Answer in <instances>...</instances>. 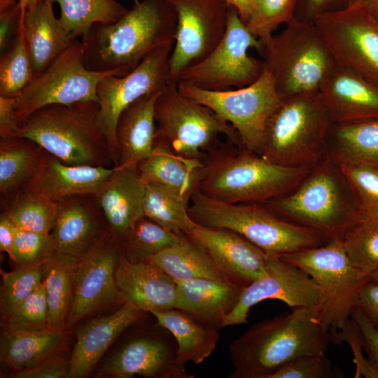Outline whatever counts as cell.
<instances>
[{
    "instance_id": "b9f144b4",
    "label": "cell",
    "mask_w": 378,
    "mask_h": 378,
    "mask_svg": "<svg viewBox=\"0 0 378 378\" xmlns=\"http://www.w3.org/2000/svg\"><path fill=\"white\" fill-rule=\"evenodd\" d=\"M342 241L350 260L365 275L378 268V216L356 222Z\"/></svg>"
},
{
    "instance_id": "83f0119b",
    "label": "cell",
    "mask_w": 378,
    "mask_h": 378,
    "mask_svg": "<svg viewBox=\"0 0 378 378\" xmlns=\"http://www.w3.org/2000/svg\"><path fill=\"white\" fill-rule=\"evenodd\" d=\"M22 29L31 62L34 78L43 72L73 41L53 11V3L42 0L27 10Z\"/></svg>"
},
{
    "instance_id": "ac0fdd59",
    "label": "cell",
    "mask_w": 378,
    "mask_h": 378,
    "mask_svg": "<svg viewBox=\"0 0 378 378\" xmlns=\"http://www.w3.org/2000/svg\"><path fill=\"white\" fill-rule=\"evenodd\" d=\"M320 298L318 285L305 271L279 255L267 254L266 274L244 288L223 327L247 323L251 308L265 300H279L296 308L316 307Z\"/></svg>"
},
{
    "instance_id": "7dc6e473",
    "label": "cell",
    "mask_w": 378,
    "mask_h": 378,
    "mask_svg": "<svg viewBox=\"0 0 378 378\" xmlns=\"http://www.w3.org/2000/svg\"><path fill=\"white\" fill-rule=\"evenodd\" d=\"M0 272L1 308L5 316L43 282V265L18 267L11 272L1 270Z\"/></svg>"
},
{
    "instance_id": "9c48e42d",
    "label": "cell",
    "mask_w": 378,
    "mask_h": 378,
    "mask_svg": "<svg viewBox=\"0 0 378 378\" xmlns=\"http://www.w3.org/2000/svg\"><path fill=\"white\" fill-rule=\"evenodd\" d=\"M157 135L176 153L204 164L218 149L219 137L242 149L234 128L208 106L184 95L169 82L155 104Z\"/></svg>"
},
{
    "instance_id": "7c38bea8",
    "label": "cell",
    "mask_w": 378,
    "mask_h": 378,
    "mask_svg": "<svg viewBox=\"0 0 378 378\" xmlns=\"http://www.w3.org/2000/svg\"><path fill=\"white\" fill-rule=\"evenodd\" d=\"M184 95L204 104L229 122L237 131L242 149L261 155L267 120L281 98L270 73L264 70L251 85L226 91H211L177 83Z\"/></svg>"
},
{
    "instance_id": "e0dca14e",
    "label": "cell",
    "mask_w": 378,
    "mask_h": 378,
    "mask_svg": "<svg viewBox=\"0 0 378 378\" xmlns=\"http://www.w3.org/2000/svg\"><path fill=\"white\" fill-rule=\"evenodd\" d=\"M121 252V243L106 234L78 260L64 329L72 328L94 311L114 302L121 303L115 283Z\"/></svg>"
},
{
    "instance_id": "681fc988",
    "label": "cell",
    "mask_w": 378,
    "mask_h": 378,
    "mask_svg": "<svg viewBox=\"0 0 378 378\" xmlns=\"http://www.w3.org/2000/svg\"><path fill=\"white\" fill-rule=\"evenodd\" d=\"M346 342L349 344L354 354V363L356 364L355 377L378 378V368L363 354L364 341L361 331L351 316L344 327L338 331L331 339V342L339 344Z\"/></svg>"
},
{
    "instance_id": "30bf717a",
    "label": "cell",
    "mask_w": 378,
    "mask_h": 378,
    "mask_svg": "<svg viewBox=\"0 0 378 378\" xmlns=\"http://www.w3.org/2000/svg\"><path fill=\"white\" fill-rule=\"evenodd\" d=\"M279 256L305 271L318 285V316L332 339L351 318L358 290L370 276L351 262L342 239Z\"/></svg>"
},
{
    "instance_id": "52a82bcc",
    "label": "cell",
    "mask_w": 378,
    "mask_h": 378,
    "mask_svg": "<svg viewBox=\"0 0 378 378\" xmlns=\"http://www.w3.org/2000/svg\"><path fill=\"white\" fill-rule=\"evenodd\" d=\"M98 102L50 104L20 125V136L71 165L113 167L107 141L97 123Z\"/></svg>"
},
{
    "instance_id": "7bdbcfd3",
    "label": "cell",
    "mask_w": 378,
    "mask_h": 378,
    "mask_svg": "<svg viewBox=\"0 0 378 378\" xmlns=\"http://www.w3.org/2000/svg\"><path fill=\"white\" fill-rule=\"evenodd\" d=\"M340 166L353 192L358 220L378 216V167L365 164Z\"/></svg>"
},
{
    "instance_id": "8fae6325",
    "label": "cell",
    "mask_w": 378,
    "mask_h": 378,
    "mask_svg": "<svg viewBox=\"0 0 378 378\" xmlns=\"http://www.w3.org/2000/svg\"><path fill=\"white\" fill-rule=\"evenodd\" d=\"M263 47L237 9L229 6L227 28L220 42L204 60L185 71L177 83L211 91L246 87L257 80L265 70L263 60L249 56L248 50L255 48L260 53Z\"/></svg>"
},
{
    "instance_id": "9a60e30c",
    "label": "cell",
    "mask_w": 378,
    "mask_h": 378,
    "mask_svg": "<svg viewBox=\"0 0 378 378\" xmlns=\"http://www.w3.org/2000/svg\"><path fill=\"white\" fill-rule=\"evenodd\" d=\"M176 13L175 40L169 60V82L204 60L226 31L229 5L223 0H168Z\"/></svg>"
},
{
    "instance_id": "60d3db41",
    "label": "cell",
    "mask_w": 378,
    "mask_h": 378,
    "mask_svg": "<svg viewBox=\"0 0 378 378\" xmlns=\"http://www.w3.org/2000/svg\"><path fill=\"white\" fill-rule=\"evenodd\" d=\"M34 73L21 27L0 57V95L16 97L33 80Z\"/></svg>"
},
{
    "instance_id": "ba28073f",
    "label": "cell",
    "mask_w": 378,
    "mask_h": 378,
    "mask_svg": "<svg viewBox=\"0 0 378 378\" xmlns=\"http://www.w3.org/2000/svg\"><path fill=\"white\" fill-rule=\"evenodd\" d=\"M260 54L281 99L318 91L335 62L314 22L295 17Z\"/></svg>"
},
{
    "instance_id": "4dcf8cb0",
    "label": "cell",
    "mask_w": 378,
    "mask_h": 378,
    "mask_svg": "<svg viewBox=\"0 0 378 378\" xmlns=\"http://www.w3.org/2000/svg\"><path fill=\"white\" fill-rule=\"evenodd\" d=\"M326 157L340 165L378 167V119L333 122L327 137Z\"/></svg>"
},
{
    "instance_id": "4fadbf2b",
    "label": "cell",
    "mask_w": 378,
    "mask_h": 378,
    "mask_svg": "<svg viewBox=\"0 0 378 378\" xmlns=\"http://www.w3.org/2000/svg\"><path fill=\"white\" fill-rule=\"evenodd\" d=\"M116 74L89 69L84 45L76 39L40 75L15 97V118L20 126L35 111L50 104L98 102L97 88L102 78Z\"/></svg>"
},
{
    "instance_id": "f5cc1de1",
    "label": "cell",
    "mask_w": 378,
    "mask_h": 378,
    "mask_svg": "<svg viewBox=\"0 0 378 378\" xmlns=\"http://www.w3.org/2000/svg\"><path fill=\"white\" fill-rule=\"evenodd\" d=\"M378 331V283L369 279L358 290L356 305Z\"/></svg>"
},
{
    "instance_id": "6f0895ef",
    "label": "cell",
    "mask_w": 378,
    "mask_h": 378,
    "mask_svg": "<svg viewBox=\"0 0 378 378\" xmlns=\"http://www.w3.org/2000/svg\"><path fill=\"white\" fill-rule=\"evenodd\" d=\"M18 227L14 221L5 212L1 211L0 215V251L8 255L10 253L14 239Z\"/></svg>"
},
{
    "instance_id": "277c9868",
    "label": "cell",
    "mask_w": 378,
    "mask_h": 378,
    "mask_svg": "<svg viewBox=\"0 0 378 378\" xmlns=\"http://www.w3.org/2000/svg\"><path fill=\"white\" fill-rule=\"evenodd\" d=\"M281 217L342 239L358 220L354 196L340 164L327 157L311 167L290 192L263 203Z\"/></svg>"
},
{
    "instance_id": "5b68a950",
    "label": "cell",
    "mask_w": 378,
    "mask_h": 378,
    "mask_svg": "<svg viewBox=\"0 0 378 378\" xmlns=\"http://www.w3.org/2000/svg\"><path fill=\"white\" fill-rule=\"evenodd\" d=\"M333 122L319 91L282 98L267 120L260 156L285 167L311 168L326 158Z\"/></svg>"
},
{
    "instance_id": "6125c7cd",
    "label": "cell",
    "mask_w": 378,
    "mask_h": 378,
    "mask_svg": "<svg viewBox=\"0 0 378 378\" xmlns=\"http://www.w3.org/2000/svg\"><path fill=\"white\" fill-rule=\"evenodd\" d=\"M18 2L19 0H0V10L15 5Z\"/></svg>"
},
{
    "instance_id": "94428289",
    "label": "cell",
    "mask_w": 378,
    "mask_h": 378,
    "mask_svg": "<svg viewBox=\"0 0 378 378\" xmlns=\"http://www.w3.org/2000/svg\"><path fill=\"white\" fill-rule=\"evenodd\" d=\"M42 0H19V5L22 10V17L27 10L34 8Z\"/></svg>"
},
{
    "instance_id": "4316f807",
    "label": "cell",
    "mask_w": 378,
    "mask_h": 378,
    "mask_svg": "<svg viewBox=\"0 0 378 378\" xmlns=\"http://www.w3.org/2000/svg\"><path fill=\"white\" fill-rule=\"evenodd\" d=\"M244 288L215 279H195L177 284L175 308L200 323L219 329L236 307Z\"/></svg>"
},
{
    "instance_id": "bcb514c9",
    "label": "cell",
    "mask_w": 378,
    "mask_h": 378,
    "mask_svg": "<svg viewBox=\"0 0 378 378\" xmlns=\"http://www.w3.org/2000/svg\"><path fill=\"white\" fill-rule=\"evenodd\" d=\"M51 233L18 229L10 259L18 267L43 266L55 252Z\"/></svg>"
},
{
    "instance_id": "11a10c76",
    "label": "cell",
    "mask_w": 378,
    "mask_h": 378,
    "mask_svg": "<svg viewBox=\"0 0 378 378\" xmlns=\"http://www.w3.org/2000/svg\"><path fill=\"white\" fill-rule=\"evenodd\" d=\"M351 317L358 324L364 341L368 358L378 368V331L372 326L363 312L355 307Z\"/></svg>"
},
{
    "instance_id": "c3c4849f",
    "label": "cell",
    "mask_w": 378,
    "mask_h": 378,
    "mask_svg": "<svg viewBox=\"0 0 378 378\" xmlns=\"http://www.w3.org/2000/svg\"><path fill=\"white\" fill-rule=\"evenodd\" d=\"M344 372L333 366L325 352L300 356L288 361L269 378H342Z\"/></svg>"
},
{
    "instance_id": "f907efd6",
    "label": "cell",
    "mask_w": 378,
    "mask_h": 378,
    "mask_svg": "<svg viewBox=\"0 0 378 378\" xmlns=\"http://www.w3.org/2000/svg\"><path fill=\"white\" fill-rule=\"evenodd\" d=\"M69 360L57 353L48 357L36 365L13 374L15 378H64L68 377Z\"/></svg>"
},
{
    "instance_id": "816d5d0a",
    "label": "cell",
    "mask_w": 378,
    "mask_h": 378,
    "mask_svg": "<svg viewBox=\"0 0 378 378\" xmlns=\"http://www.w3.org/2000/svg\"><path fill=\"white\" fill-rule=\"evenodd\" d=\"M22 13L19 2L0 10V53L4 52L20 31Z\"/></svg>"
},
{
    "instance_id": "d590c367",
    "label": "cell",
    "mask_w": 378,
    "mask_h": 378,
    "mask_svg": "<svg viewBox=\"0 0 378 378\" xmlns=\"http://www.w3.org/2000/svg\"><path fill=\"white\" fill-rule=\"evenodd\" d=\"M78 260L55 251L43 265V282L48 302V326L64 330L71 307Z\"/></svg>"
},
{
    "instance_id": "603a6c76",
    "label": "cell",
    "mask_w": 378,
    "mask_h": 378,
    "mask_svg": "<svg viewBox=\"0 0 378 378\" xmlns=\"http://www.w3.org/2000/svg\"><path fill=\"white\" fill-rule=\"evenodd\" d=\"M115 283L121 304L150 313L176 307L177 284L150 262L129 260L122 249L116 267Z\"/></svg>"
},
{
    "instance_id": "7a4b0ae2",
    "label": "cell",
    "mask_w": 378,
    "mask_h": 378,
    "mask_svg": "<svg viewBox=\"0 0 378 378\" xmlns=\"http://www.w3.org/2000/svg\"><path fill=\"white\" fill-rule=\"evenodd\" d=\"M176 13L168 0H134L116 22L95 25L82 38L87 67L125 76L153 51L174 44Z\"/></svg>"
},
{
    "instance_id": "9f6ffc18",
    "label": "cell",
    "mask_w": 378,
    "mask_h": 378,
    "mask_svg": "<svg viewBox=\"0 0 378 378\" xmlns=\"http://www.w3.org/2000/svg\"><path fill=\"white\" fill-rule=\"evenodd\" d=\"M21 127L15 118V97L0 95V138L20 136Z\"/></svg>"
},
{
    "instance_id": "7402d4cb",
    "label": "cell",
    "mask_w": 378,
    "mask_h": 378,
    "mask_svg": "<svg viewBox=\"0 0 378 378\" xmlns=\"http://www.w3.org/2000/svg\"><path fill=\"white\" fill-rule=\"evenodd\" d=\"M318 91L334 122L378 119V86L335 60Z\"/></svg>"
},
{
    "instance_id": "d6a6232c",
    "label": "cell",
    "mask_w": 378,
    "mask_h": 378,
    "mask_svg": "<svg viewBox=\"0 0 378 378\" xmlns=\"http://www.w3.org/2000/svg\"><path fill=\"white\" fill-rule=\"evenodd\" d=\"M64 330L12 331L1 335V360L15 371L32 368L57 353L64 342Z\"/></svg>"
},
{
    "instance_id": "f6af8a7d",
    "label": "cell",
    "mask_w": 378,
    "mask_h": 378,
    "mask_svg": "<svg viewBox=\"0 0 378 378\" xmlns=\"http://www.w3.org/2000/svg\"><path fill=\"white\" fill-rule=\"evenodd\" d=\"M4 317L5 329L9 330L31 332L50 329L43 282Z\"/></svg>"
},
{
    "instance_id": "cb8c5ba5",
    "label": "cell",
    "mask_w": 378,
    "mask_h": 378,
    "mask_svg": "<svg viewBox=\"0 0 378 378\" xmlns=\"http://www.w3.org/2000/svg\"><path fill=\"white\" fill-rule=\"evenodd\" d=\"M51 234L55 251L76 258L86 255L106 234L92 194L73 195L57 202Z\"/></svg>"
},
{
    "instance_id": "2e32d148",
    "label": "cell",
    "mask_w": 378,
    "mask_h": 378,
    "mask_svg": "<svg viewBox=\"0 0 378 378\" xmlns=\"http://www.w3.org/2000/svg\"><path fill=\"white\" fill-rule=\"evenodd\" d=\"M335 61L378 86V22L350 6L314 21Z\"/></svg>"
},
{
    "instance_id": "6da1fadb",
    "label": "cell",
    "mask_w": 378,
    "mask_h": 378,
    "mask_svg": "<svg viewBox=\"0 0 378 378\" xmlns=\"http://www.w3.org/2000/svg\"><path fill=\"white\" fill-rule=\"evenodd\" d=\"M330 333L321 322L316 307L291 312L258 322L230 345L234 370L231 378H269L300 356L325 352Z\"/></svg>"
},
{
    "instance_id": "484cf974",
    "label": "cell",
    "mask_w": 378,
    "mask_h": 378,
    "mask_svg": "<svg viewBox=\"0 0 378 378\" xmlns=\"http://www.w3.org/2000/svg\"><path fill=\"white\" fill-rule=\"evenodd\" d=\"M145 312L122 303L112 314L90 321L76 332L70 362L69 378H82L94 368L115 340Z\"/></svg>"
},
{
    "instance_id": "44dd1931",
    "label": "cell",
    "mask_w": 378,
    "mask_h": 378,
    "mask_svg": "<svg viewBox=\"0 0 378 378\" xmlns=\"http://www.w3.org/2000/svg\"><path fill=\"white\" fill-rule=\"evenodd\" d=\"M175 339L139 336L127 342L103 368L99 375L129 378L135 374L146 377L193 378L180 365Z\"/></svg>"
},
{
    "instance_id": "1f68e13d",
    "label": "cell",
    "mask_w": 378,
    "mask_h": 378,
    "mask_svg": "<svg viewBox=\"0 0 378 378\" xmlns=\"http://www.w3.org/2000/svg\"><path fill=\"white\" fill-rule=\"evenodd\" d=\"M158 324L167 330L176 340L177 360L200 364L211 356L219 340L218 329L204 326L181 310L172 308L150 312Z\"/></svg>"
},
{
    "instance_id": "d4e9b609",
    "label": "cell",
    "mask_w": 378,
    "mask_h": 378,
    "mask_svg": "<svg viewBox=\"0 0 378 378\" xmlns=\"http://www.w3.org/2000/svg\"><path fill=\"white\" fill-rule=\"evenodd\" d=\"M113 169L68 164L43 150L35 174L25 188L57 202L73 195L93 194Z\"/></svg>"
},
{
    "instance_id": "be15d7a7",
    "label": "cell",
    "mask_w": 378,
    "mask_h": 378,
    "mask_svg": "<svg viewBox=\"0 0 378 378\" xmlns=\"http://www.w3.org/2000/svg\"><path fill=\"white\" fill-rule=\"evenodd\" d=\"M369 276L372 280L378 283V268H377Z\"/></svg>"
},
{
    "instance_id": "f546056e",
    "label": "cell",
    "mask_w": 378,
    "mask_h": 378,
    "mask_svg": "<svg viewBox=\"0 0 378 378\" xmlns=\"http://www.w3.org/2000/svg\"><path fill=\"white\" fill-rule=\"evenodd\" d=\"M204 164L176 153L157 135L151 154L137 164L145 183H158L170 187L191 198L197 190Z\"/></svg>"
},
{
    "instance_id": "d6986e66",
    "label": "cell",
    "mask_w": 378,
    "mask_h": 378,
    "mask_svg": "<svg viewBox=\"0 0 378 378\" xmlns=\"http://www.w3.org/2000/svg\"><path fill=\"white\" fill-rule=\"evenodd\" d=\"M190 234L224 280L245 288L266 274L267 254L241 234L197 223Z\"/></svg>"
},
{
    "instance_id": "91938a15",
    "label": "cell",
    "mask_w": 378,
    "mask_h": 378,
    "mask_svg": "<svg viewBox=\"0 0 378 378\" xmlns=\"http://www.w3.org/2000/svg\"><path fill=\"white\" fill-rule=\"evenodd\" d=\"M229 6L237 9L241 19L245 22L248 21L253 9L254 0H223Z\"/></svg>"
},
{
    "instance_id": "ee69618b",
    "label": "cell",
    "mask_w": 378,
    "mask_h": 378,
    "mask_svg": "<svg viewBox=\"0 0 378 378\" xmlns=\"http://www.w3.org/2000/svg\"><path fill=\"white\" fill-rule=\"evenodd\" d=\"M296 4L297 0H254L246 25L265 46L279 25L288 24L295 17Z\"/></svg>"
},
{
    "instance_id": "e575fe53",
    "label": "cell",
    "mask_w": 378,
    "mask_h": 378,
    "mask_svg": "<svg viewBox=\"0 0 378 378\" xmlns=\"http://www.w3.org/2000/svg\"><path fill=\"white\" fill-rule=\"evenodd\" d=\"M146 262L160 268L176 284L200 278L224 280L205 249L191 234L181 233L176 244Z\"/></svg>"
},
{
    "instance_id": "5bb4252c",
    "label": "cell",
    "mask_w": 378,
    "mask_h": 378,
    "mask_svg": "<svg viewBox=\"0 0 378 378\" xmlns=\"http://www.w3.org/2000/svg\"><path fill=\"white\" fill-rule=\"evenodd\" d=\"M174 44L162 46L148 55L129 74L110 75L97 88V123L105 136L113 167L119 164L116 125L122 112L141 97L160 92L169 83V60Z\"/></svg>"
},
{
    "instance_id": "f35d334b",
    "label": "cell",
    "mask_w": 378,
    "mask_h": 378,
    "mask_svg": "<svg viewBox=\"0 0 378 378\" xmlns=\"http://www.w3.org/2000/svg\"><path fill=\"white\" fill-rule=\"evenodd\" d=\"M6 212L21 230L51 233L56 220L57 204L47 197L24 188L2 202Z\"/></svg>"
},
{
    "instance_id": "db71d44e",
    "label": "cell",
    "mask_w": 378,
    "mask_h": 378,
    "mask_svg": "<svg viewBox=\"0 0 378 378\" xmlns=\"http://www.w3.org/2000/svg\"><path fill=\"white\" fill-rule=\"evenodd\" d=\"M349 0H297L295 18L313 22L318 15L346 7Z\"/></svg>"
},
{
    "instance_id": "74e56055",
    "label": "cell",
    "mask_w": 378,
    "mask_h": 378,
    "mask_svg": "<svg viewBox=\"0 0 378 378\" xmlns=\"http://www.w3.org/2000/svg\"><path fill=\"white\" fill-rule=\"evenodd\" d=\"M190 198L167 186L146 183L144 216L176 234H190L195 222L188 214Z\"/></svg>"
},
{
    "instance_id": "3957f363",
    "label": "cell",
    "mask_w": 378,
    "mask_h": 378,
    "mask_svg": "<svg viewBox=\"0 0 378 378\" xmlns=\"http://www.w3.org/2000/svg\"><path fill=\"white\" fill-rule=\"evenodd\" d=\"M309 169L279 165L227 142L204 162L197 191L226 203L263 204L292 191Z\"/></svg>"
},
{
    "instance_id": "f1b7e54d",
    "label": "cell",
    "mask_w": 378,
    "mask_h": 378,
    "mask_svg": "<svg viewBox=\"0 0 378 378\" xmlns=\"http://www.w3.org/2000/svg\"><path fill=\"white\" fill-rule=\"evenodd\" d=\"M160 92L141 97L120 114L115 130L118 166L137 165L153 152L157 137L155 104Z\"/></svg>"
},
{
    "instance_id": "8d00e7d4",
    "label": "cell",
    "mask_w": 378,
    "mask_h": 378,
    "mask_svg": "<svg viewBox=\"0 0 378 378\" xmlns=\"http://www.w3.org/2000/svg\"><path fill=\"white\" fill-rule=\"evenodd\" d=\"M60 7L59 21L73 39L86 36L97 24H111L128 9L116 0H50Z\"/></svg>"
},
{
    "instance_id": "ffe728a7",
    "label": "cell",
    "mask_w": 378,
    "mask_h": 378,
    "mask_svg": "<svg viewBox=\"0 0 378 378\" xmlns=\"http://www.w3.org/2000/svg\"><path fill=\"white\" fill-rule=\"evenodd\" d=\"M145 189L137 165L130 164L113 167L111 174L92 194L106 232L120 243L144 216Z\"/></svg>"
},
{
    "instance_id": "ab89813d",
    "label": "cell",
    "mask_w": 378,
    "mask_h": 378,
    "mask_svg": "<svg viewBox=\"0 0 378 378\" xmlns=\"http://www.w3.org/2000/svg\"><path fill=\"white\" fill-rule=\"evenodd\" d=\"M180 234L163 227L144 216L121 242L125 257L134 262H146L151 257L176 244Z\"/></svg>"
},
{
    "instance_id": "8992f818",
    "label": "cell",
    "mask_w": 378,
    "mask_h": 378,
    "mask_svg": "<svg viewBox=\"0 0 378 378\" xmlns=\"http://www.w3.org/2000/svg\"><path fill=\"white\" fill-rule=\"evenodd\" d=\"M188 214L197 224L235 231L267 254L281 255L321 246L330 239L323 233L281 217L264 204H231L196 190Z\"/></svg>"
},
{
    "instance_id": "680465c9",
    "label": "cell",
    "mask_w": 378,
    "mask_h": 378,
    "mask_svg": "<svg viewBox=\"0 0 378 378\" xmlns=\"http://www.w3.org/2000/svg\"><path fill=\"white\" fill-rule=\"evenodd\" d=\"M346 6L358 8L378 22V0H349Z\"/></svg>"
},
{
    "instance_id": "836d02e7",
    "label": "cell",
    "mask_w": 378,
    "mask_h": 378,
    "mask_svg": "<svg viewBox=\"0 0 378 378\" xmlns=\"http://www.w3.org/2000/svg\"><path fill=\"white\" fill-rule=\"evenodd\" d=\"M43 149L24 136L0 138L1 202L12 198L34 177Z\"/></svg>"
}]
</instances>
